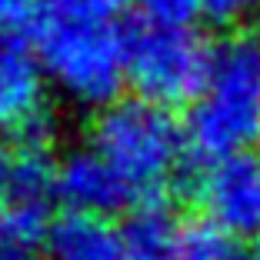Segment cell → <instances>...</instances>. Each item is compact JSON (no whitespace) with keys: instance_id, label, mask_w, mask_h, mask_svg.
<instances>
[{"instance_id":"cell-13","label":"cell","mask_w":260,"mask_h":260,"mask_svg":"<svg viewBox=\"0 0 260 260\" xmlns=\"http://www.w3.org/2000/svg\"><path fill=\"white\" fill-rule=\"evenodd\" d=\"M140 10L153 23H177L190 27L193 17L207 14V0H140Z\"/></svg>"},{"instance_id":"cell-4","label":"cell","mask_w":260,"mask_h":260,"mask_svg":"<svg viewBox=\"0 0 260 260\" xmlns=\"http://www.w3.org/2000/svg\"><path fill=\"white\" fill-rule=\"evenodd\" d=\"M123 44L127 80L134 84L137 97H147L160 107H180L204 93L214 67V47L193 27L153 20L127 23Z\"/></svg>"},{"instance_id":"cell-16","label":"cell","mask_w":260,"mask_h":260,"mask_svg":"<svg viewBox=\"0 0 260 260\" xmlns=\"http://www.w3.org/2000/svg\"><path fill=\"white\" fill-rule=\"evenodd\" d=\"M0 260H44V257L37 253V247H34V244L0 237Z\"/></svg>"},{"instance_id":"cell-18","label":"cell","mask_w":260,"mask_h":260,"mask_svg":"<svg viewBox=\"0 0 260 260\" xmlns=\"http://www.w3.org/2000/svg\"><path fill=\"white\" fill-rule=\"evenodd\" d=\"M250 260H260V237H257V247H253V253H250Z\"/></svg>"},{"instance_id":"cell-10","label":"cell","mask_w":260,"mask_h":260,"mask_svg":"<svg viewBox=\"0 0 260 260\" xmlns=\"http://www.w3.org/2000/svg\"><path fill=\"white\" fill-rule=\"evenodd\" d=\"M123 234L127 260H180V237L184 223L177 220L164 197H150L130 210Z\"/></svg>"},{"instance_id":"cell-17","label":"cell","mask_w":260,"mask_h":260,"mask_svg":"<svg viewBox=\"0 0 260 260\" xmlns=\"http://www.w3.org/2000/svg\"><path fill=\"white\" fill-rule=\"evenodd\" d=\"M10 167H14V153H10V150H7V144L0 140V210H4V197H7Z\"/></svg>"},{"instance_id":"cell-9","label":"cell","mask_w":260,"mask_h":260,"mask_svg":"<svg viewBox=\"0 0 260 260\" xmlns=\"http://www.w3.org/2000/svg\"><path fill=\"white\" fill-rule=\"evenodd\" d=\"M44 260H127L123 234L107 217L67 210L47 230Z\"/></svg>"},{"instance_id":"cell-7","label":"cell","mask_w":260,"mask_h":260,"mask_svg":"<svg viewBox=\"0 0 260 260\" xmlns=\"http://www.w3.org/2000/svg\"><path fill=\"white\" fill-rule=\"evenodd\" d=\"M207 217L237 237L260 234V153H234L207 164L197 180Z\"/></svg>"},{"instance_id":"cell-1","label":"cell","mask_w":260,"mask_h":260,"mask_svg":"<svg viewBox=\"0 0 260 260\" xmlns=\"http://www.w3.org/2000/svg\"><path fill=\"white\" fill-rule=\"evenodd\" d=\"M260 147V34L240 30L214 47L207 87L187 114V150L200 167Z\"/></svg>"},{"instance_id":"cell-5","label":"cell","mask_w":260,"mask_h":260,"mask_svg":"<svg viewBox=\"0 0 260 260\" xmlns=\"http://www.w3.org/2000/svg\"><path fill=\"white\" fill-rule=\"evenodd\" d=\"M57 167L50 144H17L10 184L0 210V237L37 247L57 220L50 207L57 200Z\"/></svg>"},{"instance_id":"cell-11","label":"cell","mask_w":260,"mask_h":260,"mask_svg":"<svg viewBox=\"0 0 260 260\" xmlns=\"http://www.w3.org/2000/svg\"><path fill=\"white\" fill-rule=\"evenodd\" d=\"M180 260H244V250L237 234H230L227 227L207 217V220L184 223Z\"/></svg>"},{"instance_id":"cell-3","label":"cell","mask_w":260,"mask_h":260,"mask_svg":"<svg viewBox=\"0 0 260 260\" xmlns=\"http://www.w3.org/2000/svg\"><path fill=\"white\" fill-rule=\"evenodd\" d=\"M44 74L77 104L107 107L127 80L123 27L47 17L34 27Z\"/></svg>"},{"instance_id":"cell-8","label":"cell","mask_w":260,"mask_h":260,"mask_svg":"<svg viewBox=\"0 0 260 260\" xmlns=\"http://www.w3.org/2000/svg\"><path fill=\"white\" fill-rule=\"evenodd\" d=\"M57 200L70 214L110 217L117 210L144 204L140 193L100 157L93 147L67 153L57 167Z\"/></svg>"},{"instance_id":"cell-12","label":"cell","mask_w":260,"mask_h":260,"mask_svg":"<svg viewBox=\"0 0 260 260\" xmlns=\"http://www.w3.org/2000/svg\"><path fill=\"white\" fill-rule=\"evenodd\" d=\"M47 17L60 20H84V23H110L127 0H44Z\"/></svg>"},{"instance_id":"cell-2","label":"cell","mask_w":260,"mask_h":260,"mask_svg":"<svg viewBox=\"0 0 260 260\" xmlns=\"http://www.w3.org/2000/svg\"><path fill=\"white\" fill-rule=\"evenodd\" d=\"M87 147H93L140 193V200L164 197V187L180 174V164L190 153L187 130H180L170 107L147 97H117L100 107Z\"/></svg>"},{"instance_id":"cell-6","label":"cell","mask_w":260,"mask_h":260,"mask_svg":"<svg viewBox=\"0 0 260 260\" xmlns=\"http://www.w3.org/2000/svg\"><path fill=\"white\" fill-rule=\"evenodd\" d=\"M0 134H14L17 144H54L44 67L20 40H0Z\"/></svg>"},{"instance_id":"cell-15","label":"cell","mask_w":260,"mask_h":260,"mask_svg":"<svg viewBox=\"0 0 260 260\" xmlns=\"http://www.w3.org/2000/svg\"><path fill=\"white\" fill-rule=\"evenodd\" d=\"M260 14V0H207V17L220 23H234Z\"/></svg>"},{"instance_id":"cell-14","label":"cell","mask_w":260,"mask_h":260,"mask_svg":"<svg viewBox=\"0 0 260 260\" xmlns=\"http://www.w3.org/2000/svg\"><path fill=\"white\" fill-rule=\"evenodd\" d=\"M40 0H0V40H20L34 27Z\"/></svg>"}]
</instances>
